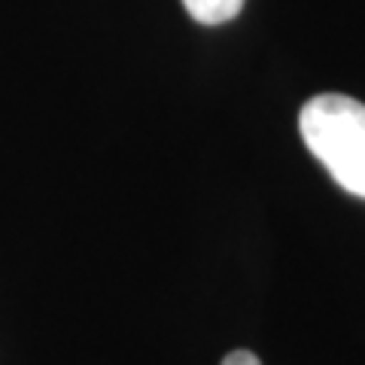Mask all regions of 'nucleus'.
I'll use <instances>...</instances> for the list:
<instances>
[{"instance_id":"1","label":"nucleus","mask_w":365,"mask_h":365,"mask_svg":"<svg viewBox=\"0 0 365 365\" xmlns=\"http://www.w3.org/2000/svg\"><path fill=\"white\" fill-rule=\"evenodd\" d=\"M299 131L314 158L344 192L365 198V104L350 95H314L299 113Z\"/></svg>"},{"instance_id":"2","label":"nucleus","mask_w":365,"mask_h":365,"mask_svg":"<svg viewBox=\"0 0 365 365\" xmlns=\"http://www.w3.org/2000/svg\"><path fill=\"white\" fill-rule=\"evenodd\" d=\"M247 0H182L186 13L201 25H225L241 16Z\"/></svg>"},{"instance_id":"3","label":"nucleus","mask_w":365,"mask_h":365,"mask_svg":"<svg viewBox=\"0 0 365 365\" xmlns=\"http://www.w3.org/2000/svg\"><path fill=\"white\" fill-rule=\"evenodd\" d=\"M222 365H262V362H259L256 353H250V350H232L222 359Z\"/></svg>"}]
</instances>
